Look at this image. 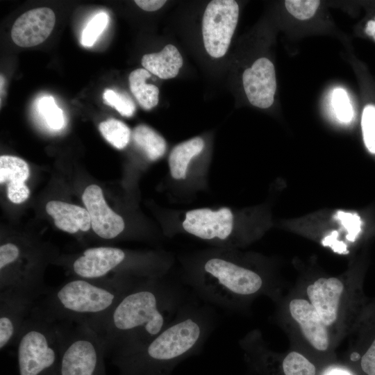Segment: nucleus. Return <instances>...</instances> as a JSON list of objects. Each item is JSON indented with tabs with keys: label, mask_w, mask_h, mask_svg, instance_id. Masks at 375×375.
Wrapping results in <instances>:
<instances>
[{
	"label": "nucleus",
	"mask_w": 375,
	"mask_h": 375,
	"mask_svg": "<svg viewBox=\"0 0 375 375\" xmlns=\"http://www.w3.org/2000/svg\"><path fill=\"white\" fill-rule=\"evenodd\" d=\"M344 281L338 277H320L305 289L306 298L313 305L335 340L344 334L351 310V293Z\"/></svg>",
	"instance_id": "obj_7"
},
{
	"label": "nucleus",
	"mask_w": 375,
	"mask_h": 375,
	"mask_svg": "<svg viewBox=\"0 0 375 375\" xmlns=\"http://www.w3.org/2000/svg\"><path fill=\"white\" fill-rule=\"evenodd\" d=\"M239 6L234 0H213L206 6L202 20L205 49L212 57L224 56L236 28Z\"/></svg>",
	"instance_id": "obj_8"
},
{
	"label": "nucleus",
	"mask_w": 375,
	"mask_h": 375,
	"mask_svg": "<svg viewBox=\"0 0 375 375\" xmlns=\"http://www.w3.org/2000/svg\"><path fill=\"white\" fill-rule=\"evenodd\" d=\"M30 190L24 182L7 184V197L14 203H21L29 197Z\"/></svg>",
	"instance_id": "obj_30"
},
{
	"label": "nucleus",
	"mask_w": 375,
	"mask_h": 375,
	"mask_svg": "<svg viewBox=\"0 0 375 375\" xmlns=\"http://www.w3.org/2000/svg\"><path fill=\"white\" fill-rule=\"evenodd\" d=\"M245 94L249 102L260 108L270 107L276 90L275 69L266 58L256 60L242 75Z\"/></svg>",
	"instance_id": "obj_13"
},
{
	"label": "nucleus",
	"mask_w": 375,
	"mask_h": 375,
	"mask_svg": "<svg viewBox=\"0 0 375 375\" xmlns=\"http://www.w3.org/2000/svg\"><path fill=\"white\" fill-rule=\"evenodd\" d=\"M82 200L90 215L92 228L99 237L110 240L124 231L122 217L108 206L99 186H88L83 193Z\"/></svg>",
	"instance_id": "obj_14"
},
{
	"label": "nucleus",
	"mask_w": 375,
	"mask_h": 375,
	"mask_svg": "<svg viewBox=\"0 0 375 375\" xmlns=\"http://www.w3.org/2000/svg\"><path fill=\"white\" fill-rule=\"evenodd\" d=\"M133 139L150 160L160 158L166 151L165 140L147 125L140 124L136 126L133 131Z\"/></svg>",
	"instance_id": "obj_20"
},
{
	"label": "nucleus",
	"mask_w": 375,
	"mask_h": 375,
	"mask_svg": "<svg viewBox=\"0 0 375 375\" xmlns=\"http://www.w3.org/2000/svg\"><path fill=\"white\" fill-rule=\"evenodd\" d=\"M55 22V14L49 8L30 10L19 16L13 24L12 40L22 47L36 46L49 36Z\"/></svg>",
	"instance_id": "obj_15"
},
{
	"label": "nucleus",
	"mask_w": 375,
	"mask_h": 375,
	"mask_svg": "<svg viewBox=\"0 0 375 375\" xmlns=\"http://www.w3.org/2000/svg\"><path fill=\"white\" fill-rule=\"evenodd\" d=\"M361 126L365 144L371 153H375V106L365 107Z\"/></svg>",
	"instance_id": "obj_27"
},
{
	"label": "nucleus",
	"mask_w": 375,
	"mask_h": 375,
	"mask_svg": "<svg viewBox=\"0 0 375 375\" xmlns=\"http://www.w3.org/2000/svg\"><path fill=\"white\" fill-rule=\"evenodd\" d=\"M347 231V239L354 241L361 230V219L356 214L339 211L335 216Z\"/></svg>",
	"instance_id": "obj_29"
},
{
	"label": "nucleus",
	"mask_w": 375,
	"mask_h": 375,
	"mask_svg": "<svg viewBox=\"0 0 375 375\" xmlns=\"http://www.w3.org/2000/svg\"><path fill=\"white\" fill-rule=\"evenodd\" d=\"M39 299L17 290H0L1 351L15 344L23 326Z\"/></svg>",
	"instance_id": "obj_10"
},
{
	"label": "nucleus",
	"mask_w": 375,
	"mask_h": 375,
	"mask_svg": "<svg viewBox=\"0 0 375 375\" xmlns=\"http://www.w3.org/2000/svg\"><path fill=\"white\" fill-rule=\"evenodd\" d=\"M203 147L204 141L199 137L190 139L174 147L169 156L172 176L176 179L185 178L190 160L199 155Z\"/></svg>",
	"instance_id": "obj_18"
},
{
	"label": "nucleus",
	"mask_w": 375,
	"mask_h": 375,
	"mask_svg": "<svg viewBox=\"0 0 375 375\" xmlns=\"http://www.w3.org/2000/svg\"><path fill=\"white\" fill-rule=\"evenodd\" d=\"M188 282L206 302L232 311L247 309L260 296L274 299L278 294L265 275L221 256L207 258Z\"/></svg>",
	"instance_id": "obj_3"
},
{
	"label": "nucleus",
	"mask_w": 375,
	"mask_h": 375,
	"mask_svg": "<svg viewBox=\"0 0 375 375\" xmlns=\"http://www.w3.org/2000/svg\"><path fill=\"white\" fill-rule=\"evenodd\" d=\"M103 99L106 104L115 108L124 117H131L135 110L133 101L125 94L107 89Z\"/></svg>",
	"instance_id": "obj_25"
},
{
	"label": "nucleus",
	"mask_w": 375,
	"mask_h": 375,
	"mask_svg": "<svg viewBox=\"0 0 375 375\" xmlns=\"http://www.w3.org/2000/svg\"><path fill=\"white\" fill-rule=\"evenodd\" d=\"M38 110L47 126L52 130H60L65 126V117L62 110L57 106L51 96L46 95L39 99Z\"/></svg>",
	"instance_id": "obj_23"
},
{
	"label": "nucleus",
	"mask_w": 375,
	"mask_h": 375,
	"mask_svg": "<svg viewBox=\"0 0 375 375\" xmlns=\"http://www.w3.org/2000/svg\"><path fill=\"white\" fill-rule=\"evenodd\" d=\"M233 215L227 208L217 211L208 208L188 212L183 222L185 231L203 240H226L231 234Z\"/></svg>",
	"instance_id": "obj_12"
},
{
	"label": "nucleus",
	"mask_w": 375,
	"mask_h": 375,
	"mask_svg": "<svg viewBox=\"0 0 375 375\" xmlns=\"http://www.w3.org/2000/svg\"><path fill=\"white\" fill-rule=\"evenodd\" d=\"M365 31L375 40V19L367 22Z\"/></svg>",
	"instance_id": "obj_35"
},
{
	"label": "nucleus",
	"mask_w": 375,
	"mask_h": 375,
	"mask_svg": "<svg viewBox=\"0 0 375 375\" xmlns=\"http://www.w3.org/2000/svg\"><path fill=\"white\" fill-rule=\"evenodd\" d=\"M244 358L258 360L279 369L281 375H316L315 365L297 351L281 356L267 347L258 329L247 333L239 341Z\"/></svg>",
	"instance_id": "obj_9"
},
{
	"label": "nucleus",
	"mask_w": 375,
	"mask_h": 375,
	"mask_svg": "<svg viewBox=\"0 0 375 375\" xmlns=\"http://www.w3.org/2000/svg\"><path fill=\"white\" fill-rule=\"evenodd\" d=\"M215 324L209 306L185 303L159 334L111 362L117 375H171L181 362L201 351Z\"/></svg>",
	"instance_id": "obj_2"
},
{
	"label": "nucleus",
	"mask_w": 375,
	"mask_h": 375,
	"mask_svg": "<svg viewBox=\"0 0 375 375\" xmlns=\"http://www.w3.org/2000/svg\"><path fill=\"white\" fill-rule=\"evenodd\" d=\"M360 367L367 375H375V339L361 357Z\"/></svg>",
	"instance_id": "obj_31"
},
{
	"label": "nucleus",
	"mask_w": 375,
	"mask_h": 375,
	"mask_svg": "<svg viewBox=\"0 0 375 375\" xmlns=\"http://www.w3.org/2000/svg\"><path fill=\"white\" fill-rule=\"evenodd\" d=\"M103 137L114 147L122 149L130 140L131 130L126 124L115 119H108L99 125Z\"/></svg>",
	"instance_id": "obj_22"
},
{
	"label": "nucleus",
	"mask_w": 375,
	"mask_h": 375,
	"mask_svg": "<svg viewBox=\"0 0 375 375\" xmlns=\"http://www.w3.org/2000/svg\"><path fill=\"white\" fill-rule=\"evenodd\" d=\"M142 65L156 76L169 79L178 74L183 65V58L175 46L167 44L160 52L144 55Z\"/></svg>",
	"instance_id": "obj_17"
},
{
	"label": "nucleus",
	"mask_w": 375,
	"mask_h": 375,
	"mask_svg": "<svg viewBox=\"0 0 375 375\" xmlns=\"http://www.w3.org/2000/svg\"><path fill=\"white\" fill-rule=\"evenodd\" d=\"M61 323L63 333L58 375H107L106 353L97 333L85 324Z\"/></svg>",
	"instance_id": "obj_6"
},
{
	"label": "nucleus",
	"mask_w": 375,
	"mask_h": 375,
	"mask_svg": "<svg viewBox=\"0 0 375 375\" xmlns=\"http://www.w3.org/2000/svg\"><path fill=\"white\" fill-rule=\"evenodd\" d=\"M288 312L301 338L312 349L326 352L335 344L331 331L307 298L291 299L288 303Z\"/></svg>",
	"instance_id": "obj_11"
},
{
	"label": "nucleus",
	"mask_w": 375,
	"mask_h": 375,
	"mask_svg": "<svg viewBox=\"0 0 375 375\" xmlns=\"http://www.w3.org/2000/svg\"><path fill=\"white\" fill-rule=\"evenodd\" d=\"M62 333L37 302L15 343L19 375H58Z\"/></svg>",
	"instance_id": "obj_5"
},
{
	"label": "nucleus",
	"mask_w": 375,
	"mask_h": 375,
	"mask_svg": "<svg viewBox=\"0 0 375 375\" xmlns=\"http://www.w3.org/2000/svg\"><path fill=\"white\" fill-rule=\"evenodd\" d=\"M338 233L337 231H333L328 235L326 236L322 240L324 246L331 247L335 251L340 253L347 252V247L343 242L339 241L337 238Z\"/></svg>",
	"instance_id": "obj_32"
},
{
	"label": "nucleus",
	"mask_w": 375,
	"mask_h": 375,
	"mask_svg": "<svg viewBox=\"0 0 375 375\" xmlns=\"http://www.w3.org/2000/svg\"><path fill=\"white\" fill-rule=\"evenodd\" d=\"M319 1L316 0H287L285 6L287 10L295 18L305 20L311 18L316 12Z\"/></svg>",
	"instance_id": "obj_28"
},
{
	"label": "nucleus",
	"mask_w": 375,
	"mask_h": 375,
	"mask_svg": "<svg viewBox=\"0 0 375 375\" xmlns=\"http://www.w3.org/2000/svg\"><path fill=\"white\" fill-rule=\"evenodd\" d=\"M150 77V72L142 68L133 70L128 76L131 92L144 110H150L158 103V88L146 83Z\"/></svg>",
	"instance_id": "obj_19"
},
{
	"label": "nucleus",
	"mask_w": 375,
	"mask_h": 375,
	"mask_svg": "<svg viewBox=\"0 0 375 375\" xmlns=\"http://www.w3.org/2000/svg\"><path fill=\"white\" fill-rule=\"evenodd\" d=\"M332 103L334 112L339 121L348 123L351 121L353 111L347 92L335 88L333 92Z\"/></svg>",
	"instance_id": "obj_26"
},
{
	"label": "nucleus",
	"mask_w": 375,
	"mask_h": 375,
	"mask_svg": "<svg viewBox=\"0 0 375 375\" xmlns=\"http://www.w3.org/2000/svg\"><path fill=\"white\" fill-rule=\"evenodd\" d=\"M142 281L74 277L49 288L38 303L49 317L57 322L91 326L108 314L126 293Z\"/></svg>",
	"instance_id": "obj_4"
},
{
	"label": "nucleus",
	"mask_w": 375,
	"mask_h": 375,
	"mask_svg": "<svg viewBox=\"0 0 375 375\" xmlns=\"http://www.w3.org/2000/svg\"><path fill=\"white\" fill-rule=\"evenodd\" d=\"M28 164L22 158L8 155L0 157V183L25 182L29 176Z\"/></svg>",
	"instance_id": "obj_21"
},
{
	"label": "nucleus",
	"mask_w": 375,
	"mask_h": 375,
	"mask_svg": "<svg viewBox=\"0 0 375 375\" xmlns=\"http://www.w3.org/2000/svg\"><path fill=\"white\" fill-rule=\"evenodd\" d=\"M109 22L107 13L101 12L97 14L83 29L81 43L83 47H92L103 33Z\"/></svg>",
	"instance_id": "obj_24"
},
{
	"label": "nucleus",
	"mask_w": 375,
	"mask_h": 375,
	"mask_svg": "<svg viewBox=\"0 0 375 375\" xmlns=\"http://www.w3.org/2000/svg\"><path fill=\"white\" fill-rule=\"evenodd\" d=\"M323 375H352L349 372L342 369V368H330L328 370H326Z\"/></svg>",
	"instance_id": "obj_34"
},
{
	"label": "nucleus",
	"mask_w": 375,
	"mask_h": 375,
	"mask_svg": "<svg viewBox=\"0 0 375 375\" xmlns=\"http://www.w3.org/2000/svg\"><path fill=\"white\" fill-rule=\"evenodd\" d=\"M181 288L160 278L145 280L130 290L112 310L89 326L111 358L127 354L149 342L185 304Z\"/></svg>",
	"instance_id": "obj_1"
},
{
	"label": "nucleus",
	"mask_w": 375,
	"mask_h": 375,
	"mask_svg": "<svg viewBox=\"0 0 375 375\" xmlns=\"http://www.w3.org/2000/svg\"><path fill=\"white\" fill-rule=\"evenodd\" d=\"M46 211L53 217L56 227L67 233L88 231L91 226L88 210L78 206L60 201H50L46 204Z\"/></svg>",
	"instance_id": "obj_16"
},
{
	"label": "nucleus",
	"mask_w": 375,
	"mask_h": 375,
	"mask_svg": "<svg viewBox=\"0 0 375 375\" xmlns=\"http://www.w3.org/2000/svg\"><path fill=\"white\" fill-rule=\"evenodd\" d=\"M135 3L142 10L155 11L160 9L165 3V0H136Z\"/></svg>",
	"instance_id": "obj_33"
}]
</instances>
